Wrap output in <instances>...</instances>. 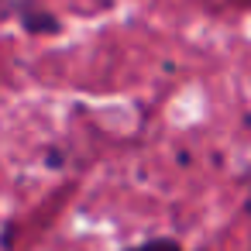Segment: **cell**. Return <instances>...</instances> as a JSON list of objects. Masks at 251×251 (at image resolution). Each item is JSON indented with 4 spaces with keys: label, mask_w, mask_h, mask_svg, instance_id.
Wrapping results in <instances>:
<instances>
[{
    "label": "cell",
    "mask_w": 251,
    "mask_h": 251,
    "mask_svg": "<svg viewBox=\"0 0 251 251\" xmlns=\"http://www.w3.org/2000/svg\"><path fill=\"white\" fill-rule=\"evenodd\" d=\"M14 241H18V220L7 217L4 220V251H14Z\"/></svg>",
    "instance_id": "3"
},
{
    "label": "cell",
    "mask_w": 251,
    "mask_h": 251,
    "mask_svg": "<svg viewBox=\"0 0 251 251\" xmlns=\"http://www.w3.org/2000/svg\"><path fill=\"white\" fill-rule=\"evenodd\" d=\"M11 14H18L21 28L28 35H59L62 31V21L45 11L42 4H35V0H21V4H11Z\"/></svg>",
    "instance_id": "1"
},
{
    "label": "cell",
    "mask_w": 251,
    "mask_h": 251,
    "mask_svg": "<svg viewBox=\"0 0 251 251\" xmlns=\"http://www.w3.org/2000/svg\"><path fill=\"white\" fill-rule=\"evenodd\" d=\"M124 251H186L176 237H165V234H158V237H145V241H138V244H131V248H124Z\"/></svg>",
    "instance_id": "2"
}]
</instances>
